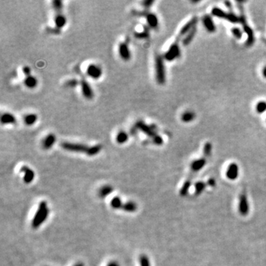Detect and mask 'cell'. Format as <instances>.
Returning <instances> with one entry per match:
<instances>
[{"instance_id": "cell-30", "label": "cell", "mask_w": 266, "mask_h": 266, "mask_svg": "<svg viewBox=\"0 0 266 266\" xmlns=\"http://www.w3.org/2000/svg\"><path fill=\"white\" fill-rule=\"evenodd\" d=\"M110 204H111L112 207L115 209H121L123 206L121 198L118 197H115L111 200Z\"/></svg>"}, {"instance_id": "cell-45", "label": "cell", "mask_w": 266, "mask_h": 266, "mask_svg": "<svg viewBox=\"0 0 266 266\" xmlns=\"http://www.w3.org/2000/svg\"><path fill=\"white\" fill-rule=\"evenodd\" d=\"M225 4H229V1H226V2H225ZM230 4H231V3L229 2V4L227 6V7H229V8H230Z\"/></svg>"}, {"instance_id": "cell-29", "label": "cell", "mask_w": 266, "mask_h": 266, "mask_svg": "<svg viewBox=\"0 0 266 266\" xmlns=\"http://www.w3.org/2000/svg\"><path fill=\"white\" fill-rule=\"evenodd\" d=\"M101 150V145L92 146L89 148V150H88L87 153L86 154H87L89 156H93V155H97L98 152H100Z\"/></svg>"}, {"instance_id": "cell-5", "label": "cell", "mask_w": 266, "mask_h": 266, "mask_svg": "<svg viewBox=\"0 0 266 266\" xmlns=\"http://www.w3.org/2000/svg\"><path fill=\"white\" fill-rule=\"evenodd\" d=\"M61 147L64 149L70 152H86L87 153L89 146L81 144H73V143L64 142L61 144Z\"/></svg>"}, {"instance_id": "cell-6", "label": "cell", "mask_w": 266, "mask_h": 266, "mask_svg": "<svg viewBox=\"0 0 266 266\" xmlns=\"http://www.w3.org/2000/svg\"><path fill=\"white\" fill-rule=\"evenodd\" d=\"M180 55V50L179 47L178 42H176L171 45L168 51L165 54L164 58L167 61H174V59L178 58Z\"/></svg>"}, {"instance_id": "cell-14", "label": "cell", "mask_w": 266, "mask_h": 266, "mask_svg": "<svg viewBox=\"0 0 266 266\" xmlns=\"http://www.w3.org/2000/svg\"><path fill=\"white\" fill-rule=\"evenodd\" d=\"M20 171L25 174L24 181L26 183H31L34 180V177H35V173L32 169H30L27 166H22Z\"/></svg>"}, {"instance_id": "cell-4", "label": "cell", "mask_w": 266, "mask_h": 266, "mask_svg": "<svg viewBox=\"0 0 266 266\" xmlns=\"http://www.w3.org/2000/svg\"><path fill=\"white\" fill-rule=\"evenodd\" d=\"M155 71L157 81L158 84H163L166 81V74L163 58L160 56H157L155 59Z\"/></svg>"}, {"instance_id": "cell-42", "label": "cell", "mask_w": 266, "mask_h": 266, "mask_svg": "<svg viewBox=\"0 0 266 266\" xmlns=\"http://www.w3.org/2000/svg\"><path fill=\"white\" fill-rule=\"evenodd\" d=\"M107 266H120V265H119V264L117 262H115V261H112V262H110V263L108 264Z\"/></svg>"}, {"instance_id": "cell-13", "label": "cell", "mask_w": 266, "mask_h": 266, "mask_svg": "<svg viewBox=\"0 0 266 266\" xmlns=\"http://www.w3.org/2000/svg\"><path fill=\"white\" fill-rule=\"evenodd\" d=\"M119 55L124 61H129L131 58V53L129 50L128 45L125 42H123L119 45Z\"/></svg>"}, {"instance_id": "cell-17", "label": "cell", "mask_w": 266, "mask_h": 266, "mask_svg": "<svg viewBox=\"0 0 266 266\" xmlns=\"http://www.w3.org/2000/svg\"><path fill=\"white\" fill-rule=\"evenodd\" d=\"M146 21H147L148 25L152 28H157L158 26V19L156 15L154 13H147L146 15Z\"/></svg>"}, {"instance_id": "cell-19", "label": "cell", "mask_w": 266, "mask_h": 266, "mask_svg": "<svg viewBox=\"0 0 266 266\" xmlns=\"http://www.w3.org/2000/svg\"><path fill=\"white\" fill-rule=\"evenodd\" d=\"M1 122L2 124H16V119L10 113H4L1 117Z\"/></svg>"}, {"instance_id": "cell-27", "label": "cell", "mask_w": 266, "mask_h": 266, "mask_svg": "<svg viewBox=\"0 0 266 266\" xmlns=\"http://www.w3.org/2000/svg\"><path fill=\"white\" fill-rule=\"evenodd\" d=\"M25 123L28 126H32L37 122V115L35 114H29L25 117Z\"/></svg>"}, {"instance_id": "cell-37", "label": "cell", "mask_w": 266, "mask_h": 266, "mask_svg": "<svg viewBox=\"0 0 266 266\" xmlns=\"http://www.w3.org/2000/svg\"><path fill=\"white\" fill-rule=\"evenodd\" d=\"M78 81L75 79H70L66 82V86L69 87H75V86L78 85Z\"/></svg>"}, {"instance_id": "cell-7", "label": "cell", "mask_w": 266, "mask_h": 266, "mask_svg": "<svg viewBox=\"0 0 266 266\" xmlns=\"http://www.w3.org/2000/svg\"><path fill=\"white\" fill-rule=\"evenodd\" d=\"M135 127H136L137 129H138L140 131L143 132V133L146 134V135H148L149 138H152V140L155 139L157 135H158L156 133V132H155L152 127L146 125L145 123L143 122V121H138V123H136V124H135Z\"/></svg>"}, {"instance_id": "cell-11", "label": "cell", "mask_w": 266, "mask_h": 266, "mask_svg": "<svg viewBox=\"0 0 266 266\" xmlns=\"http://www.w3.org/2000/svg\"><path fill=\"white\" fill-rule=\"evenodd\" d=\"M81 91H82L83 95L87 99H92L94 96L93 91L91 88L90 85L87 83V81L85 80H82L81 81Z\"/></svg>"}, {"instance_id": "cell-25", "label": "cell", "mask_w": 266, "mask_h": 266, "mask_svg": "<svg viewBox=\"0 0 266 266\" xmlns=\"http://www.w3.org/2000/svg\"><path fill=\"white\" fill-rule=\"evenodd\" d=\"M195 116L196 115H195V114L193 112L187 111L185 112L181 115V120L186 123L191 122V121H193L194 119Z\"/></svg>"}, {"instance_id": "cell-36", "label": "cell", "mask_w": 266, "mask_h": 266, "mask_svg": "<svg viewBox=\"0 0 266 266\" xmlns=\"http://www.w3.org/2000/svg\"><path fill=\"white\" fill-rule=\"evenodd\" d=\"M231 33L233 34V35L234 36V37L237 38V39H240L242 37V32L240 30V28H233L231 29Z\"/></svg>"}, {"instance_id": "cell-9", "label": "cell", "mask_w": 266, "mask_h": 266, "mask_svg": "<svg viewBox=\"0 0 266 266\" xmlns=\"http://www.w3.org/2000/svg\"><path fill=\"white\" fill-rule=\"evenodd\" d=\"M86 74L94 79H98L102 75V70L96 64H89L86 69Z\"/></svg>"}, {"instance_id": "cell-38", "label": "cell", "mask_w": 266, "mask_h": 266, "mask_svg": "<svg viewBox=\"0 0 266 266\" xmlns=\"http://www.w3.org/2000/svg\"><path fill=\"white\" fill-rule=\"evenodd\" d=\"M135 37L140 38V39H144V38L149 37V34L146 31H144V32L142 33H137V34H135Z\"/></svg>"}, {"instance_id": "cell-24", "label": "cell", "mask_w": 266, "mask_h": 266, "mask_svg": "<svg viewBox=\"0 0 266 266\" xmlns=\"http://www.w3.org/2000/svg\"><path fill=\"white\" fill-rule=\"evenodd\" d=\"M113 191V188L110 186H104L101 187L100 189L98 191V194L101 197L104 198L106 197L107 195H109L112 191Z\"/></svg>"}, {"instance_id": "cell-3", "label": "cell", "mask_w": 266, "mask_h": 266, "mask_svg": "<svg viewBox=\"0 0 266 266\" xmlns=\"http://www.w3.org/2000/svg\"><path fill=\"white\" fill-rule=\"evenodd\" d=\"M212 13L215 16L226 19L231 23H238L240 22V17L237 16L233 12H226L222 9L218 8V7H214L212 10Z\"/></svg>"}, {"instance_id": "cell-44", "label": "cell", "mask_w": 266, "mask_h": 266, "mask_svg": "<svg viewBox=\"0 0 266 266\" xmlns=\"http://www.w3.org/2000/svg\"><path fill=\"white\" fill-rule=\"evenodd\" d=\"M74 266H84V263H82V262H78V263L75 264Z\"/></svg>"}, {"instance_id": "cell-10", "label": "cell", "mask_w": 266, "mask_h": 266, "mask_svg": "<svg viewBox=\"0 0 266 266\" xmlns=\"http://www.w3.org/2000/svg\"><path fill=\"white\" fill-rule=\"evenodd\" d=\"M198 22V19L197 17H194V18L191 19L189 22L186 23L183 27L181 28L180 31V34H179V37H183L184 36L185 34H188L189 31H191V30L193 29L194 28L196 27L197 23Z\"/></svg>"}, {"instance_id": "cell-33", "label": "cell", "mask_w": 266, "mask_h": 266, "mask_svg": "<svg viewBox=\"0 0 266 266\" xmlns=\"http://www.w3.org/2000/svg\"><path fill=\"white\" fill-rule=\"evenodd\" d=\"M139 262L141 266H150V262H149V257L144 254L141 255L140 256Z\"/></svg>"}, {"instance_id": "cell-43", "label": "cell", "mask_w": 266, "mask_h": 266, "mask_svg": "<svg viewBox=\"0 0 266 266\" xmlns=\"http://www.w3.org/2000/svg\"><path fill=\"white\" fill-rule=\"evenodd\" d=\"M262 75H263V76L266 78V66L264 67L263 70H262Z\"/></svg>"}, {"instance_id": "cell-41", "label": "cell", "mask_w": 266, "mask_h": 266, "mask_svg": "<svg viewBox=\"0 0 266 266\" xmlns=\"http://www.w3.org/2000/svg\"><path fill=\"white\" fill-rule=\"evenodd\" d=\"M208 185L210 186L213 187L216 185V182H215V180L213 178H210L209 180H208Z\"/></svg>"}, {"instance_id": "cell-20", "label": "cell", "mask_w": 266, "mask_h": 266, "mask_svg": "<svg viewBox=\"0 0 266 266\" xmlns=\"http://www.w3.org/2000/svg\"><path fill=\"white\" fill-rule=\"evenodd\" d=\"M66 18L61 14L60 13L57 14L56 16V18H55V24H56V27L58 28V29H60V28H62L64 25H66Z\"/></svg>"}, {"instance_id": "cell-2", "label": "cell", "mask_w": 266, "mask_h": 266, "mask_svg": "<svg viewBox=\"0 0 266 266\" xmlns=\"http://www.w3.org/2000/svg\"><path fill=\"white\" fill-rule=\"evenodd\" d=\"M240 7V22H241L242 27H243V29L245 33L247 35V42H246V45L247 46L250 47L251 45H253L254 42V32H253L252 29L251 28V27L248 25V23H247L246 21V19H245V15H244V13H243V9L242 8V5L239 6Z\"/></svg>"}, {"instance_id": "cell-34", "label": "cell", "mask_w": 266, "mask_h": 266, "mask_svg": "<svg viewBox=\"0 0 266 266\" xmlns=\"http://www.w3.org/2000/svg\"><path fill=\"white\" fill-rule=\"evenodd\" d=\"M212 146L210 143H206L204 146L203 148V153L204 155L206 157H209L211 155V152H212Z\"/></svg>"}, {"instance_id": "cell-31", "label": "cell", "mask_w": 266, "mask_h": 266, "mask_svg": "<svg viewBox=\"0 0 266 266\" xmlns=\"http://www.w3.org/2000/svg\"><path fill=\"white\" fill-rule=\"evenodd\" d=\"M191 180H186V181L184 183L183 185L181 187V189L180 191V194L181 196H186L188 194L189 189L190 186H191Z\"/></svg>"}, {"instance_id": "cell-12", "label": "cell", "mask_w": 266, "mask_h": 266, "mask_svg": "<svg viewBox=\"0 0 266 266\" xmlns=\"http://www.w3.org/2000/svg\"><path fill=\"white\" fill-rule=\"evenodd\" d=\"M239 174V168L237 164L233 163L229 166L227 171H226V176L229 180H234L237 178Z\"/></svg>"}, {"instance_id": "cell-22", "label": "cell", "mask_w": 266, "mask_h": 266, "mask_svg": "<svg viewBox=\"0 0 266 266\" xmlns=\"http://www.w3.org/2000/svg\"><path fill=\"white\" fill-rule=\"evenodd\" d=\"M196 33H197V28L195 27V28H194L193 29L191 30V31H189V32L188 33V34L186 36V37L184 38L183 40V44L184 45H186V46L189 45V44L191 42V41L193 40Z\"/></svg>"}, {"instance_id": "cell-28", "label": "cell", "mask_w": 266, "mask_h": 266, "mask_svg": "<svg viewBox=\"0 0 266 266\" xmlns=\"http://www.w3.org/2000/svg\"><path fill=\"white\" fill-rule=\"evenodd\" d=\"M194 187H195L194 194L196 195H199L204 191V189H205L206 184H205V183L201 182V181L197 182L196 183H195Z\"/></svg>"}, {"instance_id": "cell-32", "label": "cell", "mask_w": 266, "mask_h": 266, "mask_svg": "<svg viewBox=\"0 0 266 266\" xmlns=\"http://www.w3.org/2000/svg\"><path fill=\"white\" fill-rule=\"evenodd\" d=\"M256 112L259 114L261 113H263L264 112L266 111V102L265 101H259V103L256 104Z\"/></svg>"}, {"instance_id": "cell-26", "label": "cell", "mask_w": 266, "mask_h": 266, "mask_svg": "<svg viewBox=\"0 0 266 266\" xmlns=\"http://www.w3.org/2000/svg\"><path fill=\"white\" fill-rule=\"evenodd\" d=\"M127 140H128V135L124 131H121L116 136V142L118 144H124V143L127 142Z\"/></svg>"}, {"instance_id": "cell-1", "label": "cell", "mask_w": 266, "mask_h": 266, "mask_svg": "<svg viewBox=\"0 0 266 266\" xmlns=\"http://www.w3.org/2000/svg\"><path fill=\"white\" fill-rule=\"evenodd\" d=\"M49 215V209L45 201H42L39 206L37 213L34 216V220L32 221V227L34 229L39 228L44 222L46 220Z\"/></svg>"}, {"instance_id": "cell-8", "label": "cell", "mask_w": 266, "mask_h": 266, "mask_svg": "<svg viewBox=\"0 0 266 266\" xmlns=\"http://www.w3.org/2000/svg\"><path fill=\"white\" fill-rule=\"evenodd\" d=\"M239 212L242 216H246L249 212V204H248L246 195L245 194H242L240 195V203H239Z\"/></svg>"}, {"instance_id": "cell-18", "label": "cell", "mask_w": 266, "mask_h": 266, "mask_svg": "<svg viewBox=\"0 0 266 266\" xmlns=\"http://www.w3.org/2000/svg\"><path fill=\"white\" fill-rule=\"evenodd\" d=\"M206 163L205 158H200L198 160H194L191 164V169L194 171H198L204 167Z\"/></svg>"}, {"instance_id": "cell-23", "label": "cell", "mask_w": 266, "mask_h": 266, "mask_svg": "<svg viewBox=\"0 0 266 266\" xmlns=\"http://www.w3.org/2000/svg\"><path fill=\"white\" fill-rule=\"evenodd\" d=\"M121 209L124 211H125V212H134L137 210V205L134 202L129 201V202H127L126 203L123 204Z\"/></svg>"}, {"instance_id": "cell-21", "label": "cell", "mask_w": 266, "mask_h": 266, "mask_svg": "<svg viewBox=\"0 0 266 266\" xmlns=\"http://www.w3.org/2000/svg\"><path fill=\"white\" fill-rule=\"evenodd\" d=\"M37 84H38V81L37 78H35V77L33 76V75L27 76L26 78L25 79V86L28 88H31V89H33V88L36 87V86H37Z\"/></svg>"}, {"instance_id": "cell-35", "label": "cell", "mask_w": 266, "mask_h": 266, "mask_svg": "<svg viewBox=\"0 0 266 266\" xmlns=\"http://www.w3.org/2000/svg\"><path fill=\"white\" fill-rule=\"evenodd\" d=\"M53 7H54L55 10L59 13L61 11V10L62 9V7H63L62 1H59V0H56V1H53Z\"/></svg>"}, {"instance_id": "cell-16", "label": "cell", "mask_w": 266, "mask_h": 266, "mask_svg": "<svg viewBox=\"0 0 266 266\" xmlns=\"http://www.w3.org/2000/svg\"><path fill=\"white\" fill-rule=\"evenodd\" d=\"M56 138L55 136V135L53 134H49L48 136L45 138V140L43 141L42 143V146L45 149H49L54 145L55 142H56Z\"/></svg>"}, {"instance_id": "cell-15", "label": "cell", "mask_w": 266, "mask_h": 266, "mask_svg": "<svg viewBox=\"0 0 266 266\" xmlns=\"http://www.w3.org/2000/svg\"><path fill=\"white\" fill-rule=\"evenodd\" d=\"M203 22L204 26L206 29L209 31V33H214L216 31V27H215V23H214L213 19L212 17L209 15H206L203 17Z\"/></svg>"}, {"instance_id": "cell-40", "label": "cell", "mask_w": 266, "mask_h": 266, "mask_svg": "<svg viewBox=\"0 0 266 266\" xmlns=\"http://www.w3.org/2000/svg\"><path fill=\"white\" fill-rule=\"evenodd\" d=\"M153 2H154L153 1H149V0H147V1H144V2H143V4H144V7H149L151 5H152V4H153Z\"/></svg>"}, {"instance_id": "cell-39", "label": "cell", "mask_w": 266, "mask_h": 266, "mask_svg": "<svg viewBox=\"0 0 266 266\" xmlns=\"http://www.w3.org/2000/svg\"><path fill=\"white\" fill-rule=\"evenodd\" d=\"M22 72L26 76H29V75H31V68H30L29 67H28V66H25V67H23Z\"/></svg>"}]
</instances>
